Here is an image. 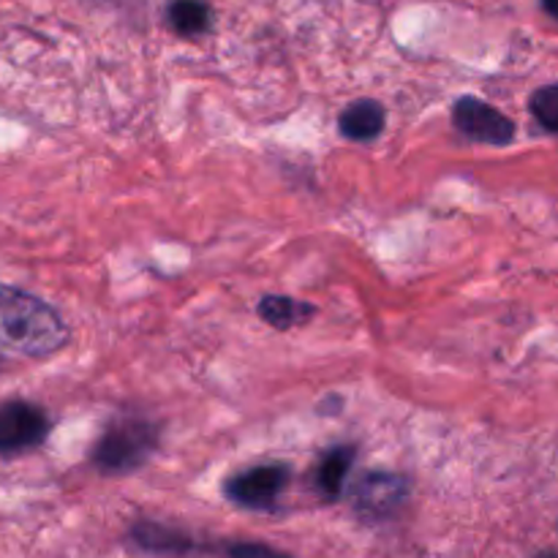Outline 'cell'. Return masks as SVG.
<instances>
[{
	"instance_id": "cell-1",
	"label": "cell",
	"mask_w": 558,
	"mask_h": 558,
	"mask_svg": "<svg viewBox=\"0 0 558 558\" xmlns=\"http://www.w3.org/2000/svg\"><path fill=\"white\" fill-rule=\"evenodd\" d=\"M69 341V325L47 300L0 281V352L47 360Z\"/></svg>"
},
{
	"instance_id": "cell-2",
	"label": "cell",
	"mask_w": 558,
	"mask_h": 558,
	"mask_svg": "<svg viewBox=\"0 0 558 558\" xmlns=\"http://www.w3.org/2000/svg\"><path fill=\"white\" fill-rule=\"evenodd\" d=\"M158 445V428L147 420L123 417L114 420L90 452L93 466L109 477L131 474L153 456Z\"/></svg>"
},
{
	"instance_id": "cell-3",
	"label": "cell",
	"mask_w": 558,
	"mask_h": 558,
	"mask_svg": "<svg viewBox=\"0 0 558 558\" xmlns=\"http://www.w3.org/2000/svg\"><path fill=\"white\" fill-rule=\"evenodd\" d=\"M52 420L38 403L11 398L0 403V458H16L38 450L49 439Z\"/></svg>"
},
{
	"instance_id": "cell-4",
	"label": "cell",
	"mask_w": 558,
	"mask_h": 558,
	"mask_svg": "<svg viewBox=\"0 0 558 558\" xmlns=\"http://www.w3.org/2000/svg\"><path fill=\"white\" fill-rule=\"evenodd\" d=\"M409 480L392 472H371L352 488V507L363 521H387L409 499Z\"/></svg>"
},
{
	"instance_id": "cell-5",
	"label": "cell",
	"mask_w": 558,
	"mask_h": 558,
	"mask_svg": "<svg viewBox=\"0 0 558 558\" xmlns=\"http://www.w3.org/2000/svg\"><path fill=\"white\" fill-rule=\"evenodd\" d=\"M452 123L463 136L483 145L501 147L515 140V123L477 96H463L452 104Z\"/></svg>"
},
{
	"instance_id": "cell-6",
	"label": "cell",
	"mask_w": 558,
	"mask_h": 558,
	"mask_svg": "<svg viewBox=\"0 0 558 558\" xmlns=\"http://www.w3.org/2000/svg\"><path fill=\"white\" fill-rule=\"evenodd\" d=\"M287 485L289 466H283V463H259V466H251L229 477L223 490H227V499H232L234 505L248 507V510H270L278 496L287 490Z\"/></svg>"
},
{
	"instance_id": "cell-7",
	"label": "cell",
	"mask_w": 558,
	"mask_h": 558,
	"mask_svg": "<svg viewBox=\"0 0 558 558\" xmlns=\"http://www.w3.org/2000/svg\"><path fill=\"white\" fill-rule=\"evenodd\" d=\"M387 123L385 107L374 98H360V101L349 104L341 114H338V129L347 140L352 142H368L381 134Z\"/></svg>"
},
{
	"instance_id": "cell-8",
	"label": "cell",
	"mask_w": 558,
	"mask_h": 558,
	"mask_svg": "<svg viewBox=\"0 0 558 558\" xmlns=\"http://www.w3.org/2000/svg\"><path fill=\"white\" fill-rule=\"evenodd\" d=\"M354 456H357V450L352 445H341L322 452L319 463H316L314 483L325 499H338L343 494V485H347L349 472H352Z\"/></svg>"
},
{
	"instance_id": "cell-9",
	"label": "cell",
	"mask_w": 558,
	"mask_h": 558,
	"mask_svg": "<svg viewBox=\"0 0 558 558\" xmlns=\"http://www.w3.org/2000/svg\"><path fill=\"white\" fill-rule=\"evenodd\" d=\"M262 319L267 322L276 330H292V327L305 325L311 316H316V308L311 303H303V300L281 298V294H265L256 305Z\"/></svg>"
},
{
	"instance_id": "cell-10",
	"label": "cell",
	"mask_w": 558,
	"mask_h": 558,
	"mask_svg": "<svg viewBox=\"0 0 558 558\" xmlns=\"http://www.w3.org/2000/svg\"><path fill=\"white\" fill-rule=\"evenodd\" d=\"M167 20L180 36H202L213 27V11L205 0H172L167 5Z\"/></svg>"
},
{
	"instance_id": "cell-11",
	"label": "cell",
	"mask_w": 558,
	"mask_h": 558,
	"mask_svg": "<svg viewBox=\"0 0 558 558\" xmlns=\"http://www.w3.org/2000/svg\"><path fill=\"white\" fill-rule=\"evenodd\" d=\"M131 534H134L136 545H142L145 550H153V554H185V550L194 548L185 534L167 526H158V523H140Z\"/></svg>"
},
{
	"instance_id": "cell-12",
	"label": "cell",
	"mask_w": 558,
	"mask_h": 558,
	"mask_svg": "<svg viewBox=\"0 0 558 558\" xmlns=\"http://www.w3.org/2000/svg\"><path fill=\"white\" fill-rule=\"evenodd\" d=\"M529 109L543 129L558 134V85H545L529 101Z\"/></svg>"
},
{
	"instance_id": "cell-13",
	"label": "cell",
	"mask_w": 558,
	"mask_h": 558,
	"mask_svg": "<svg viewBox=\"0 0 558 558\" xmlns=\"http://www.w3.org/2000/svg\"><path fill=\"white\" fill-rule=\"evenodd\" d=\"M232 558H292L276 548H267V545H256V543H240L229 550Z\"/></svg>"
},
{
	"instance_id": "cell-14",
	"label": "cell",
	"mask_w": 558,
	"mask_h": 558,
	"mask_svg": "<svg viewBox=\"0 0 558 558\" xmlns=\"http://www.w3.org/2000/svg\"><path fill=\"white\" fill-rule=\"evenodd\" d=\"M543 9L548 11L550 16H556V20H558V0H543Z\"/></svg>"
},
{
	"instance_id": "cell-15",
	"label": "cell",
	"mask_w": 558,
	"mask_h": 558,
	"mask_svg": "<svg viewBox=\"0 0 558 558\" xmlns=\"http://www.w3.org/2000/svg\"><path fill=\"white\" fill-rule=\"evenodd\" d=\"M3 368H5V352H0V374H3Z\"/></svg>"
}]
</instances>
